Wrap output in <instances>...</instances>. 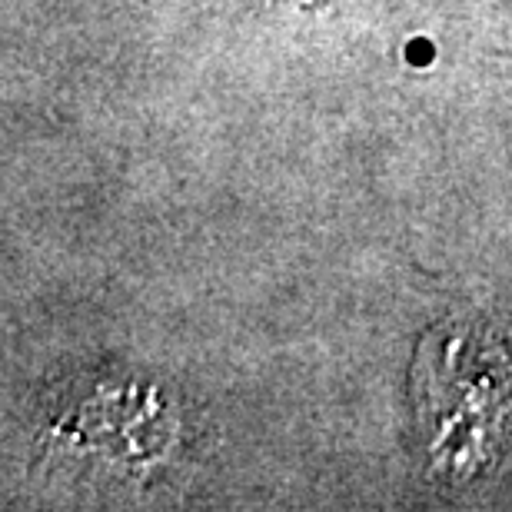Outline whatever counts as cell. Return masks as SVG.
Instances as JSON below:
<instances>
[{
  "instance_id": "6da1fadb",
  "label": "cell",
  "mask_w": 512,
  "mask_h": 512,
  "mask_svg": "<svg viewBox=\"0 0 512 512\" xmlns=\"http://www.w3.org/2000/svg\"><path fill=\"white\" fill-rule=\"evenodd\" d=\"M419 409L433 426V453H449L466 429V466L496 439L499 416L512 413V370L496 343L466 336V370L459 366V340L443 336L419 350Z\"/></svg>"
}]
</instances>
